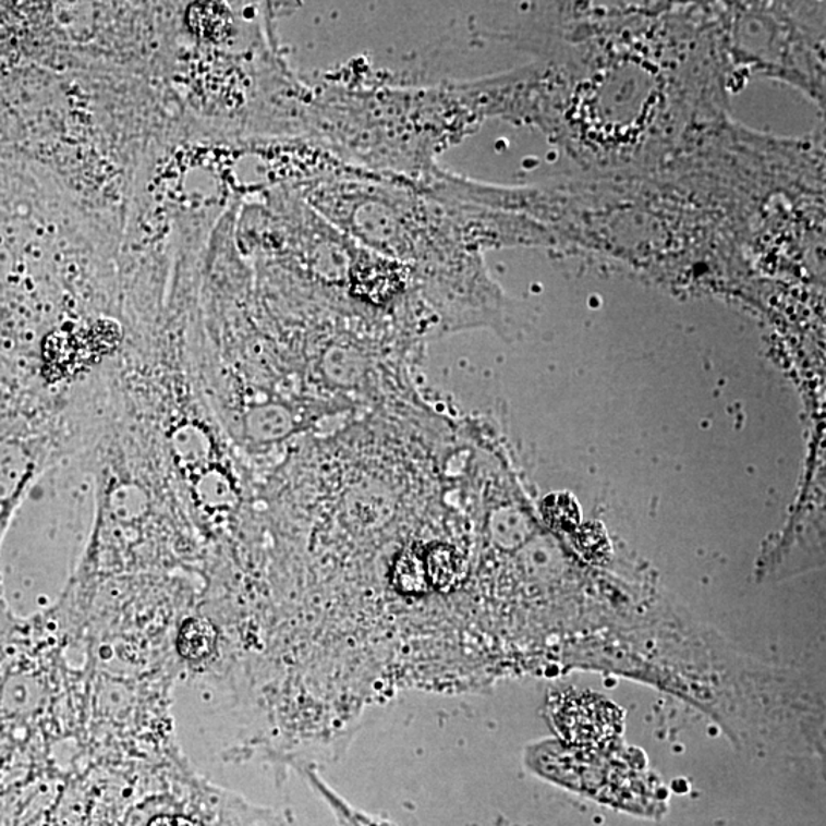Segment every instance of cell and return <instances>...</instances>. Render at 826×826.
Masks as SVG:
<instances>
[{"instance_id": "obj_1", "label": "cell", "mask_w": 826, "mask_h": 826, "mask_svg": "<svg viewBox=\"0 0 826 826\" xmlns=\"http://www.w3.org/2000/svg\"><path fill=\"white\" fill-rule=\"evenodd\" d=\"M557 726L572 744L597 749L620 733L621 714L609 701L585 695L560 708Z\"/></svg>"}, {"instance_id": "obj_2", "label": "cell", "mask_w": 826, "mask_h": 826, "mask_svg": "<svg viewBox=\"0 0 826 826\" xmlns=\"http://www.w3.org/2000/svg\"><path fill=\"white\" fill-rule=\"evenodd\" d=\"M216 640V631L214 624L210 621L204 619H189L185 620L180 632H178L177 647L181 657L192 659V661H199L210 657L214 654Z\"/></svg>"}, {"instance_id": "obj_3", "label": "cell", "mask_w": 826, "mask_h": 826, "mask_svg": "<svg viewBox=\"0 0 826 826\" xmlns=\"http://www.w3.org/2000/svg\"><path fill=\"white\" fill-rule=\"evenodd\" d=\"M542 513L547 519L549 526L557 532H575L581 525V509L571 495L555 493L549 495L542 503Z\"/></svg>"}, {"instance_id": "obj_4", "label": "cell", "mask_w": 826, "mask_h": 826, "mask_svg": "<svg viewBox=\"0 0 826 826\" xmlns=\"http://www.w3.org/2000/svg\"><path fill=\"white\" fill-rule=\"evenodd\" d=\"M575 547L586 560L593 563H602L609 555V542L604 526L591 522V524L578 526L574 537Z\"/></svg>"}, {"instance_id": "obj_5", "label": "cell", "mask_w": 826, "mask_h": 826, "mask_svg": "<svg viewBox=\"0 0 826 826\" xmlns=\"http://www.w3.org/2000/svg\"><path fill=\"white\" fill-rule=\"evenodd\" d=\"M427 572L432 582L437 586H447L453 582L458 572L457 559L449 548L432 549L427 556Z\"/></svg>"}, {"instance_id": "obj_6", "label": "cell", "mask_w": 826, "mask_h": 826, "mask_svg": "<svg viewBox=\"0 0 826 826\" xmlns=\"http://www.w3.org/2000/svg\"><path fill=\"white\" fill-rule=\"evenodd\" d=\"M397 578L404 590L420 591L426 583V567H423L415 556L404 557L398 567Z\"/></svg>"}]
</instances>
